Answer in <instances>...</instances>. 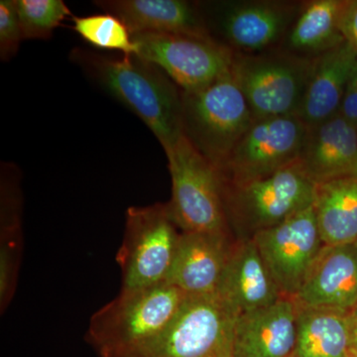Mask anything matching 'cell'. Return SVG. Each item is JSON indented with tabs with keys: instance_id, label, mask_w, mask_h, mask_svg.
<instances>
[{
	"instance_id": "d6986e66",
	"label": "cell",
	"mask_w": 357,
	"mask_h": 357,
	"mask_svg": "<svg viewBox=\"0 0 357 357\" xmlns=\"http://www.w3.org/2000/svg\"><path fill=\"white\" fill-rule=\"evenodd\" d=\"M217 294L239 314L270 306L284 297L252 238L232 246Z\"/></svg>"
},
{
	"instance_id": "7402d4cb",
	"label": "cell",
	"mask_w": 357,
	"mask_h": 357,
	"mask_svg": "<svg viewBox=\"0 0 357 357\" xmlns=\"http://www.w3.org/2000/svg\"><path fill=\"white\" fill-rule=\"evenodd\" d=\"M345 0H314L294 24L289 44L296 50L324 52L344 42L340 29Z\"/></svg>"
},
{
	"instance_id": "603a6c76",
	"label": "cell",
	"mask_w": 357,
	"mask_h": 357,
	"mask_svg": "<svg viewBox=\"0 0 357 357\" xmlns=\"http://www.w3.org/2000/svg\"><path fill=\"white\" fill-rule=\"evenodd\" d=\"M72 29L86 43L98 50L119 51L123 56L137 55V48L128 28L109 13L73 16Z\"/></svg>"
},
{
	"instance_id": "44dd1931",
	"label": "cell",
	"mask_w": 357,
	"mask_h": 357,
	"mask_svg": "<svg viewBox=\"0 0 357 357\" xmlns=\"http://www.w3.org/2000/svg\"><path fill=\"white\" fill-rule=\"evenodd\" d=\"M351 347L349 312L298 307L292 357H344Z\"/></svg>"
},
{
	"instance_id": "e0dca14e",
	"label": "cell",
	"mask_w": 357,
	"mask_h": 357,
	"mask_svg": "<svg viewBox=\"0 0 357 357\" xmlns=\"http://www.w3.org/2000/svg\"><path fill=\"white\" fill-rule=\"evenodd\" d=\"M105 13L116 16L131 35L190 34L211 36L198 3L185 0H96Z\"/></svg>"
},
{
	"instance_id": "f1b7e54d",
	"label": "cell",
	"mask_w": 357,
	"mask_h": 357,
	"mask_svg": "<svg viewBox=\"0 0 357 357\" xmlns=\"http://www.w3.org/2000/svg\"><path fill=\"white\" fill-rule=\"evenodd\" d=\"M344 357H357V351L354 349V347H351L349 351H347V354H345Z\"/></svg>"
},
{
	"instance_id": "30bf717a",
	"label": "cell",
	"mask_w": 357,
	"mask_h": 357,
	"mask_svg": "<svg viewBox=\"0 0 357 357\" xmlns=\"http://www.w3.org/2000/svg\"><path fill=\"white\" fill-rule=\"evenodd\" d=\"M311 66L301 59L236 55L232 72L255 121L297 115Z\"/></svg>"
},
{
	"instance_id": "8fae6325",
	"label": "cell",
	"mask_w": 357,
	"mask_h": 357,
	"mask_svg": "<svg viewBox=\"0 0 357 357\" xmlns=\"http://www.w3.org/2000/svg\"><path fill=\"white\" fill-rule=\"evenodd\" d=\"M252 239L277 287L289 298L299 292L325 246L312 206L274 227L255 232Z\"/></svg>"
},
{
	"instance_id": "2e32d148",
	"label": "cell",
	"mask_w": 357,
	"mask_h": 357,
	"mask_svg": "<svg viewBox=\"0 0 357 357\" xmlns=\"http://www.w3.org/2000/svg\"><path fill=\"white\" fill-rule=\"evenodd\" d=\"M298 164L314 184L357 177V128L340 114L307 126Z\"/></svg>"
},
{
	"instance_id": "4316f807",
	"label": "cell",
	"mask_w": 357,
	"mask_h": 357,
	"mask_svg": "<svg viewBox=\"0 0 357 357\" xmlns=\"http://www.w3.org/2000/svg\"><path fill=\"white\" fill-rule=\"evenodd\" d=\"M340 114L357 128V61L345 88Z\"/></svg>"
},
{
	"instance_id": "cb8c5ba5",
	"label": "cell",
	"mask_w": 357,
	"mask_h": 357,
	"mask_svg": "<svg viewBox=\"0 0 357 357\" xmlns=\"http://www.w3.org/2000/svg\"><path fill=\"white\" fill-rule=\"evenodd\" d=\"M24 40H48L72 11L63 0H15ZM73 17V16H72Z\"/></svg>"
},
{
	"instance_id": "4fadbf2b",
	"label": "cell",
	"mask_w": 357,
	"mask_h": 357,
	"mask_svg": "<svg viewBox=\"0 0 357 357\" xmlns=\"http://www.w3.org/2000/svg\"><path fill=\"white\" fill-rule=\"evenodd\" d=\"M293 299L307 309L351 312L357 306L356 243L324 246Z\"/></svg>"
},
{
	"instance_id": "7c38bea8",
	"label": "cell",
	"mask_w": 357,
	"mask_h": 357,
	"mask_svg": "<svg viewBox=\"0 0 357 357\" xmlns=\"http://www.w3.org/2000/svg\"><path fill=\"white\" fill-rule=\"evenodd\" d=\"M208 33L215 31L241 50L260 51L281 36L289 11L276 2H208L199 4Z\"/></svg>"
},
{
	"instance_id": "d4e9b609",
	"label": "cell",
	"mask_w": 357,
	"mask_h": 357,
	"mask_svg": "<svg viewBox=\"0 0 357 357\" xmlns=\"http://www.w3.org/2000/svg\"><path fill=\"white\" fill-rule=\"evenodd\" d=\"M15 0L0 1V60L8 62L20 51L23 41Z\"/></svg>"
},
{
	"instance_id": "9c48e42d",
	"label": "cell",
	"mask_w": 357,
	"mask_h": 357,
	"mask_svg": "<svg viewBox=\"0 0 357 357\" xmlns=\"http://www.w3.org/2000/svg\"><path fill=\"white\" fill-rule=\"evenodd\" d=\"M307 126L298 115L255 119L218 167L227 184L271 175L299 158Z\"/></svg>"
},
{
	"instance_id": "9a60e30c",
	"label": "cell",
	"mask_w": 357,
	"mask_h": 357,
	"mask_svg": "<svg viewBox=\"0 0 357 357\" xmlns=\"http://www.w3.org/2000/svg\"><path fill=\"white\" fill-rule=\"evenodd\" d=\"M297 314V304L289 297L241 312L234 328L231 357H292Z\"/></svg>"
},
{
	"instance_id": "277c9868",
	"label": "cell",
	"mask_w": 357,
	"mask_h": 357,
	"mask_svg": "<svg viewBox=\"0 0 357 357\" xmlns=\"http://www.w3.org/2000/svg\"><path fill=\"white\" fill-rule=\"evenodd\" d=\"M172 182L168 206L184 232L227 234L222 178L217 167L184 135L165 150Z\"/></svg>"
},
{
	"instance_id": "484cf974",
	"label": "cell",
	"mask_w": 357,
	"mask_h": 357,
	"mask_svg": "<svg viewBox=\"0 0 357 357\" xmlns=\"http://www.w3.org/2000/svg\"><path fill=\"white\" fill-rule=\"evenodd\" d=\"M340 29L344 41L357 52V0L344 1Z\"/></svg>"
},
{
	"instance_id": "8992f818",
	"label": "cell",
	"mask_w": 357,
	"mask_h": 357,
	"mask_svg": "<svg viewBox=\"0 0 357 357\" xmlns=\"http://www.w3.org/2000/svg\"><path fill=\"white\" fill-rule=\"evenodd\" d=\"M222 185L227 220L255 234L312 206L316 189L297 161L265 177L241 184L222 181Z\"/></svg>"
},
{
	"instance_id": "f546056e",
	"label": "cell",
	"mask_w": 357,
	"mask_h": 357,
	"mask_svg": "<svg viewBox=\"0 0 357 357\" xmlns=\"http://www.w3.org/2000/svg\"><path fill=\"white\" fill-rule=\"evenodd\" d=\"M356 245L357 246V241H356Z\"/></svg>"
},
{
	"instance_id": "3957f363",
	"label": "cell",
	"mask_w": 357,
	"mask_h": 357,
	"mask_svg": "<svg viewBox=\"0 0 357 357\" xmlns=\"http://www.w3.org/2000/svg\"><path fill=\"white\" fill-rule=\"evenodd\" d=\"M253 121L232 69L204 88L183 91V135L217 168Z\"/></svg>"
},
{
	"instance_id": "7a4b0ae2",
	"label": "cell",
	"mask_w": 357,
	"mask_h": 357,
	"mask_svg": "<svg viewBox=\"0 0 357 357\" xmlns=\"http://www.w3.org/2000/svg\"><path fill=\"white\" fill-rule=\"evenodd\" d=\"M185 296L167 282L121 290L91 316L86 342L100 357H142L172 321Z\"/></svg>"
},
{
	"instance_id": "5b68a950",
	"label": "cell",
	"mask_w": 357,
	"mask_h": 357,
	"mask_svg": "<svg viewBox=\"0 0 357 357\" xmlns=\"http://www.w3.org/2000/svg\"><path fill=\"white\" fill-rule=\"evenodd\" d=\"M177 227L167 203L128 208L116 255L122 291L165 283L177 250Z\"/></svg>"
},
{
	"instance_id": "ac0fdd59",
	"label": "cell",
	"mask_w": 357,
	"mask_h": 357,
	"mask_svg": "<svg viewBox=\"0 0 357 357\" xmlns=\"http://www.w3.org/2000/svg\"><path fill=\"white\" fill-rule=\"evenodd\" d=\"M356 61L357 52L345 41L314 59L297 114L307 126H317L340 114Z\"/></svg>"
},
{
	"instance_id": "6da1fadb",
	"label": "cell",
	"mask_w": 357,
	"mask_h": 357,
	"mask_svg": "<svg viewBox=\"0 0 357 357\" xmlns=\"http://www.w3.org/2000/svg\"><path fill=\"white\" fill-rule=\"evenodd\" d=\"M70 60L139 117L164 151L182 137L183 91L156 65L135 55L110 57L82 47L73 49Z\"/></svg>"
},
{
	"instance_id": "ba28073f",
	"label": "cell",
	"mask_w": 357,
	"mask_h": 357,
	"mask_svg": "<svg viewBox=\"0 0 357 357\" xmlns=\"http://www.w3.org/2000/svg\"><path fill=\"white\" fill-rule=\"evenodd\" d=\"M138 57L156 65L183 91L208 86L234 66L236 54L211 36L132 35Z\"/></svg>"
},
{
	"instance_id": "ffe728a7",
	"label": "cell",
	"mask_w": 357,
	"mask_h": 357,
	"mask_svg": "<svg viewBox=\"0 0 357 357\" xmlns=\"http://www.w3.org/2000/svg\"><path fill=\"white\" fill-rule=\"evenodd\" d=\"M314 213L325 245L357 241V177L316 184Z\"/></svg>"
},
{
	"instance_id": "83f0119b",
	"label": "cell",
	"mask_w": 357,
	"mask_h": 357,
	"mask_svg": "<svg viewBox=\"0 0 357 357\" xmlns=\"http://www.w3.org/2000/svg\"><path fill=\"white\" fill-rule=\"evenodd\" d=\"M349 328H351V347L357 351V306L349 312Z\"/></svg>"
},
{
	"instance_id": "5bb4252c",
	"label": "cell",
	"mask_w": 357,
	"mask_h": 357,
	"mask_svg": "<svg viewBox=\"0 0 357 357\" xmlns=\"http://www.w3.org/2000/svg\"><path fill=\"white\" fill-rule=\"evenodd\" d=\"M231 249L227 234L181 232L167 283L187 295L217 294Z\"/></svg>"
},
{
	"instance_id": "52a82bcc",
	"label": "cell",
	"mask_w": 357,
	"mask_h": 357,
	"mask_svg": "<svg viewBox=\"0 0 357 357\" xmlns=\"http://www.w3.org/2000/svg\"><path fill=\"white\" fill-rule=\"evenodd\" d=\"M239 312L218 294L187 295L142 357H231Z\"/></svg>"
}]
</instances>
